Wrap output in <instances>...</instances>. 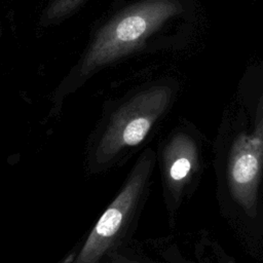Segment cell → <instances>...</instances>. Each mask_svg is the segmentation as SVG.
Here are the masks:
<instances>
[{
	"instance_id": "obj_1",
	"label": "cell",
	"mask_w": 263,
	"mask_h": 263,
	"mask_svg": "<svg viewBox=\"0 0 263 263\" xmlns=\"http://www.w3.org/2000/svg\"><path fill=\"white\" fill-rule=\"evenodd\" d=\"M181 11L178 0H145L123 10L98 32L83 59L81 73L88 74L135 51Z\"/></svg>"
},
{
	"instance_id": "obj_2",
	"label": "cell",
	"mask_w": 263,
	"mask_h": 263,
	"mask_svg": "<svg viewBox=\"0 0 263 263\" xmlns=\"http://www.w3.org/2000/svg\"><path fill=\"white\" fill-rule=\"evenodd\" d=\"M172 97L159 85L134 96L112 115L96 149V160L105 163L125 148L139 145L166 110Z\"/></svg>"
},
{
	"instance_id": "obj_3",
	"label": "cell",
	"mask_w": 263,
	"mask_h": 263,
	"mask_svg": "<svg viewBox=\"0 0 263 263\" xmlns=\"http://www.w3.org/2000/svg\"><path fill=\"white\" fill-rule=\"evenodd\" d=\"M153 162L154 154L151 150L141 155L125 184L96 223L73 263H98L113 247L139 204Z\"/></svg>"
},
{
	"instance_id": "obj_4",
	"label": "cell",
	"mask_w": 263,
	"mask_h": 263,
	"mask_svg": "<svg viewBox=\"0 0 263 263\" xmlns=\"http://www.w3.org/2000/svg\"><path fill=\"white\" fill-rule=\"evenodd\" d=\"M263 173V95L261 96L251 133H240L233 141L227 161L230 193L238 205L253 215Z\"/></svg>"
},
{
	"instance_id": "obj_5",
	"label": "cell",
	"mask_w": 263,
	"mask_h": 263,
	"mask_svg": "<svg viewBox=\"0 0 263 263\" xmlns=\"http://www.w3.org/2000/svg\"><path fill=\"white\" fill-rule=\"evenodd\" d=\"M162 162L165 185L170 193L178 198L198 170L197 144L185 133L176 134L163 149Z\"/></svg>"
},
{
	"instance_id": "obj_6",
	"label": "cell",
	"mask_w": 263,
	"mask_h": 263,
	"mask_svg": "<svg viewBox=\"0 0 263 263\" xmlns=\"http://www.w3.org/2000/svg\"><path fill=\"white\" fill-rule=\"evenodd\" d=\"M85 0H53L48 6L45 18L55 21L62 18L77 9Z\"/></svg>"
}]
</instances>
